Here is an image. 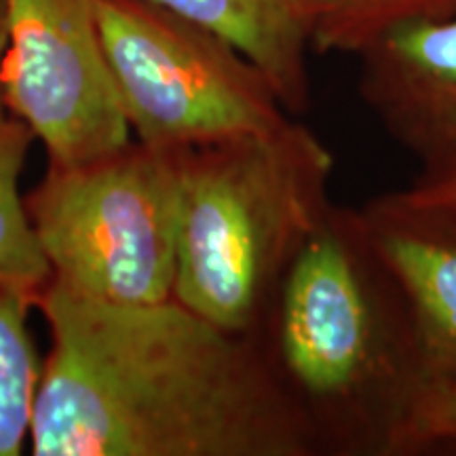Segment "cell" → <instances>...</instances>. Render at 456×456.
Instances as JSON below:
<instances>
[{
  "label": "cell",
  "mask_w": 456,
  "mask_h": 456,
  "mask_svg": "<svg viewBox=\"0 0 456 456\" xmlns=\"http://www.w3.org/2000/svg\"><path fill=\"white\" fill-rule=\"evenodd\" d=\"M30 425L37 456H315L317 433L258 336L169 298L123 305L51 281Z\"/></svg>",
  "instance_id": "6da1fadb"
},
{
  "label": "cell",
  "mask_w": 456,
  "mask_h": 456,
  "mask_svg": "<svg viewBox=\"0 0 456 456\" xmlns=\"http://www.w3.org/2000/svg\"><path fill=\"white\" fill-rule=\"evenodd\" d=\"M266 346L323 454H389L425 385L410 313L357 209L332 205L279 281Z\"/></svg>",
  "instance_id": "7a4b0ae2"
},
{
  "label": "cell",
  "mask_w": 456,
  "mask_h": 456,
  "mask_svg": "<svg viewBox=\"0 0 456 456\" xmlns=\"http://www.w3.org/2000/svg\"><path fill=\"white\" fill-rule=\"evenodd\" d=\"M171 298L226 332L258 336L279 281L330 209L334 155L294 117L265 134L175 151Z\"/></svg>",
  "instance_id": "3957f363"
},
{
  "label": "cell",
  "mask_w": 456,
  "mask_h": 456,
  "mask_svg": "<svg viewBox=\"0 0 456 456\" xmlns=\"http://www.w3.org/2000/svg\"><path fill=\"white\" fill-rule=\"evenodd\" d=\"M57 285L123 305L174 294L180 178L175 151L138 142L95 161L51 165L26 199Z\"/></svg>",
  "instance_id": "277c9868"
},
{
  "label": "cell",
  "mask_w": 456,
  "mask_h": 456,
  "mask_svg": "<svg viewBox=\"0 0 456 456\" xmlns=\"http://www.w3.org/2000/svg\"><path fill=\"white\" fill-rule=\"evenodd\" d=\"M102 45L138 142L182 151L292 118L241 51L155 0H95Z\"/></svg>",
  "instance_id": "5b68a950"
},
{
  "label": "cell",
  "mask_w": 456,
  "mask_h": 456,
  "mask_svg": "<svg viewBox=\"0 0 456 456\" xmlns=\"http://www.w3.org/2000/svg\"><path fill=\"white\" fill-rule=\"evenodd\" d=\"M4 102L74 167L121 151L131 127L114 87L95 0H7Z\"/></svg>",
  "instance_id": "8992f818"
},
{
  "label": "cell",
  "mask_w": 456,
  "mask_h": 456,
  "mask_svg": "<svg viewBox=\"0 0 456 456\" xmlns=\"http://www.w3.org/2000/svg\"><path fill=\"white\" fill-rule=\"evenodd\" d=\"M357 89L420 167L456 157V17L387 32L357 55Z\"/></svg>",
  "instance_id": "52a82bcc"
},
{
  "label": "cell",
  "mask_w": 456,
  "mask_h": 456,
  "mask_svg": "<svg viewBox=\"0 0 456 456\" xmlns=\"http://www.w3.org/2000/svg\"><path fill=\"white\" fill-rule=\"evenodd\" d=\"M357 214L368 245L406 302L425 385L456 380V231L370 203Z\"/></svg>",
  "instance_id": "ba28073f"
},
{
  "label": "cell",
  "mask_w": 456,
  "mask_h": 456,
  "mask_svg": "<svg viewBox=\"0 0 456 456\" xmlns=\"http://www.w3.org/2000/svg\"><path fill=\"white\" fill-rule=\"evenodd\" d=\"M241 51L292 117L309 110L311 34L294 0H155Z\"/></svg>",
  "instance_id": "9c48e42d"
},
{
  "label": "cell",
  "mask_w": 456,
  "mask_h": 456,
  "mask_svg": "<svg viewBox=\"0 0 456 456\" xmlns=\"http://www.w3.org/2000/svg\"><path fill=\"white\" fill-rule=\"evenodd\" d=\"M32 140H37L34 131L15 117L0 129V292L34 305L53 271L20 195V174Z\"/></svg>",
  "instance_id": "30bf717a"
},
{
  "label": "cell",
  "mask_w": 456,
  "mask_h": 456,
  "mask_svg": "<svg viewBox=\"0 0 456 456\" xmlns=\"http://www.w3.org/2000/svg\"><path fill=\"white\" fill-rule=\"evenodd\" d=\"M317 53L359 55L387 32L456 17V0H294Z\"/></svg>",
  "instance_id": "8fae6325"
},
{
  "label": "cell",
  "mask_w": 456,
  "mask_h": 456,
  "mask_svg": "<svg viewBox=\"0 0 456 456\" xmlns=\"http://www.w3.org/2000/svg\"><path fill=\"white\" fill-rule=\"evenodd\" d=\"M32 302L0 292V456L21 454L30 436L43 366L28 332Z\"/></svg>",
  "instance_id": "7c38bea8"
},
{
  "label": "cell",
  "mask_w": 456,
  "mask_h": 456,
  "mask_svg": "<svg viewBox=\"0 0 456 456\" xmlns=\"http://www.w3.org/2000/svg\"><path fill=\"white\" fill-rule=\"evenodd\" d=\"M456 446V380L427 383L393 433L389 456Z\"/></svg>",
  "instance_id": "4fadbf2b"
},
{
  "label": "cell",
  "mask_w": 456,
  "mask_h": 456,
  "mask_svg": "<svg viewBox=\"0 0 456 456\" xmlns=\"http://www.w3.org/2000/svg\"><path fill=\"white\" fill-rule=\"evenodd\" d=\"M368 203L385 214L456 231V157L423 167L408 186L385 192Z\"/></svg>",
  "instance_id": "5bb4252c"
},
{
  "label": "cell",
  "mask_w": 456,
  "mask_h": 456,
  "mask_svg": "<svg viewBox=\"0 0 456 456\" xmlns=\"http://www.w3.org/2000/svg\"><path fill=\"white\" fill-rule=\"evenodd\" d=\"M9 26H7V0H0V129L7 123V102H4V53H7Z\"/></svg>",
  "instance_id": "9a60e30c"
}]
</instances>
